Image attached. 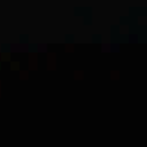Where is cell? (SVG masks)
Masks as SVG:
<instances>
[{
    "label": "cell",
    "instance_id": "6da1fadb",
    "mask_svg": "<svg viewBox=\"0 0 147 147\" xmlns=\"http://www.w3.org/2000/svg\"><path fill=\"white\" fill-rule=\"evenodd\" d=\"M11 60V53L9 52H4L1 54V61H9Z\"/></svg>",
    "mask_w": 147,
    "mask_h": 147
},
{
    "label": "cell",
    "instance_id": "7a4b0ae2",
    "mask_svg": "<svg viewBox=\"0 0 147 147\" xmlns=\"http://www.w3.org/2000/svg\"><path fill=\"white\" fill-rule=\"evenodd\" d=\"M11 69L12 70H18L20 69V62H12L11 63Z\"/></svg>",
    "mask_w": 147,
    "mask_h": 147
},
{
    "label": "cell",
    "instance_id": "3957f363",
    "mask_svg": "<svg viewBox=\"0 0 147 147\" xmlns=\"http://www.w3.org/2000/svg\"><path fill=\"white\" fill-rule=\"evenodd\" d=\"M0 69H1V63H0Z\"/></svg>",
    "mask_w": 147,
    "mask_h": 147
}]
</instances>
